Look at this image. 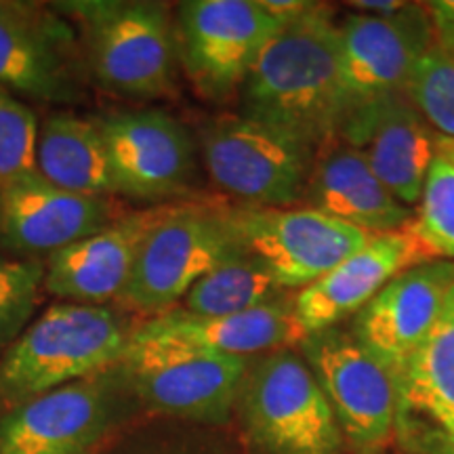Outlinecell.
<instances>
[{"instance_id": "cell-15", "label": "cell", "mask_w": 454, "mask_h": 454, "mask_svg": "<svg viewBox=\"0 0 454 454\" xmlns=\"http://www.w3.org/2000/svg\"><path fill=\"white\" fill-rule=\"evenodd\" d=\"M337 137L364 158L397 200L406 207L419 204L425 179L438 156L440 135L406 93L351 107Z\"/></svg>"}, {"instance_id": "cell-10", "label": "cell", "mask_w": 454, "mask_h": 454, "mask_svg": "<svg viewBox=\"0 0 454 454\" xmlns=\"http://www.w3.org/2000/svg\"><path fill=\"white\" fill-rule=\"evenodd\" d=\"M95 122L104 135L116 196L170 204L196 192L200 150L177 118L162 110H127Z\"/></svg>"}, {"instance_id": "cell-20", "label": "cell", "mask_w": 454, "mask_h": 454, "mask_svg": "<svg viewBox=\"0 0 454 454\" xmlns=\"http://www.w3.org/2000/svg\"><path fill=\"white\" fill-rule=\"evenodd\" d=\"M67 43L64 24L27 4L0 3V87L47 104L81 99Z\"/></svg>"}, {"instance_id": "cell-24", "label": "cell", "mask_w": 454, "mask_h": 454, "mask_svg": "<svg viewBox=\"0 0 454 454\" xmlns=\"http://www.w3.org/2000/svg\"><path fill=\"white\" fill-rule=\"evenodd\" d=\"M284 291L271 270L242 248L200 278L184 299V311L194 316H230L261 308Z\"/></svg>"}, {"instance_id": "cell-25", "label": "cell", "mask_w": 454, "mask_h": 454, "mask_svg": "<svg viewBox=\"0 0 454 454\" xmlns=\"http://www.w3.org/2000/svg\"><path fill=\"white\" fill-rule=\"evenodd\" d=\"M404 93L442 139H454V41L435 38L414 66Z\"/></svg>"}, {"instance_id": "cell-4", "label": "cell", "mask_w": 454, "mask_h": 454, "mask_svg": "<svg viewBox=\"0 0 454 454\" xmlns=\"http://www.w3.org/2000/svg\"><path fill=\"white\" fill-rule=\"evenodd\" d=\"M259 454H343L345 440L326 395L297 349L248 357L236 408Z\"/></svg>"}, {"instance_id": "cell-1", "label": "cell", "mask_w": 454, "mask_h": 454, "mask_svg": "<svg viewBox=\"0 0 454 454\" xmlns=\"http://www.w3.org/2000/svg\"><path fill=\"white\" fill-rule=\"evenodd\" d=\"M348 112L339 21L333 7L314 3L305 13L282 21L242 84L238 114L317 150L337 137Z\"/></svg>"}, {"instance_id": "cell-31", "label": "cell", "mask_w": 454, "mask_h": 454, "mask_svg": "<svg viewBox=\"0 0 454 454\" xmlns=\"http://www.w3.org/2000/svg\"><path fill=\"white\" fill-rule=\"evenodd\" d=\"M257 3L278 21H288L314 7V3L309 0H257Z\"/></svg>"}, {"instance_id": "cell-11", "label": "cell", "mask_w": 454, "mask_h": 454, "mask_svg": "<svg viewBox=\"0 0 454 454\" xmlns=\"http://www.w3.org/2000/svg\"><path fill=\"white\" fill-rule=\"evenodd\" d=\"M135 395L121 364L21 402L0 417V454H84Z\"/></svg>"}, {"instance_id": "cell-33", "label": "cell", "mask_w": 454, "mask_h": 454, "mask_svg": "<svg viewBox=\"0 0 454 454\" xmlns=\"http://www.w3.org/2000/svg\"><path fill=\"white\" fill-rule=\"evenodd\" d=\"M438 152H440V154H444L448 160L454 162V139H442L440 137Z\"/></svg>"}, {"instance_id": "cell-6", "label": "cell", "mask_w": 454, "mask_h": 454, "mask_svg": "<svg viewBox=\"0 0 454 454\" xmlns=\"http://www.w3.org/2000/svg\"><path fill=\"white\" fill-rule=\"evenodd\" d=\"M242 248L230 207L170 202L141 244L118 305L152 317L168 314L200 278Z\"/></svg>"}, {"instance_id": "cell-21", "label": "cell", "mask_w": 454, "mask_h": 454, "mask_svg": "<svg viewBox=\"0 0 454 454\" xmlns=\"http://www.w3.org/2000/svg\"><path fill=\"white\" fill-rule=\"evenodd\" d=\"M301 207L343 221L368 236L402 231L414 219L412 208L397 200L364 158L339 137L316 150Z\"/></svg>"}, {"instance_id": "cell-16", "label": "cell", "mask_w": 454, "mask_h": 454, "mask_svg": "<svg viewBox=\"0 0 454 454\" xmlns=\"http://www.w3.org/2000/svg\"><path fill=\"white\" fill-rule=\"evenodd\" d=\"M452 286L454 261L412 265L351 317L349 331L394 377L438 322Z\"/></svg>"}, {"instance_id": "cell-3", "label": "cell", "mask_w": 454, "mask_h": 454, "mask_svg": "<svg viewBox=\"0 0 454 454\" xmlns=\"http://www.w3.org/2000/svg\"><path fill=\"white\" fill-rule=\"evenodd\" d=\"M61 9L82 26L87 67L101 89L135 101L177 93V38L164 4L82 0Z\"/></svg>"}, {"instance_id": "cell-14", "label": "cell", "mask_w": 454, "mask_h": 454, "mask_svg": "<svg viewBox=\"0 0 454 454\" xmlns=\"http://www.w3.org/2000/svg\"><path fill=\"white\" fill-rule=\"evenodd\" d=\"M391 379L395 444L406 454H454V286L431 333Z\"/></svg>"}, {"instance_id": "cell-12", "label": "cell", "mask_w": 454, "mask_h": 454, "mask_svg": "<svg viewBox=\"0 0 454 454\" xmlns=\"http://www.w3.org/2000/svg\"><path fill=\"white\" fill-rule=\"evenodd\" d=\"M242 247L259 257L284 291H301L337 268L372 236L308 207H230Z\"/></svg>"}, {"instance_id": "cell-5", "label": "cell", "mask_w": 454, "mask_h": 454, "mask_svg": "<svg viewBox=\"0 0 454 454\" xmlns=\"http://www.w3.org/2000/svg\"><path fill=\"white\" fill-rule=\"evenodd\" d=\"M122 366L145 411L170 421L219 427L234 412L248 360L135 328Z\"/></svg>"}, {"instance_id": "cell-7", "label": "cell", "mask_w": 454, "mask_h": 454, "mask_svg": "<svg viewBox=\"0 0 454 454\" xmlns=\"http://www.w3.org/2000/svg\"><path fill=\"white\" fill-rule=\"evenodd\" d=\"M200 160L213 184L247 207H301L316 147L242 114H219L198 127Z\"/></svg>"}, {"instance_id": "cell-13", "label": "cell", "mask_w": 454, "mask_h": 454, "mask_svg": "<svg viewBox=\"0 0 454 454\" xmlns=\"http://www.w3.org/2000/svg\"><path fill=\"white\" fill-rule=\"evenodd\" d=\"M434 41L427 4L408 3L389 17L345 15L339 21V61L349 110L404 93L414 66Z\"/></svg>"}, {"instance_id": "cell-8", "label": "cell", "mask_w": 454, "mask_h": 454, "mask_svg": "<svg viewBox=\"0 0 454 454\" xmlns=\"http://www.w3.org/2000/svg\"><path fill=\"white\" fill-rule=\"evenodd\" d=\"M282 21L257 0H187L177 4L175 38L179 64L196 93L227 101L240 93Z\"/></svg>"}, {"instance_id": "cell-19", "label": "cell", "mask_w": 454, "mask_h": 454, "mask_svg": "<svg viewBox=\"0 0 454 454\" xmlns=\"http://www.w3.org/2000/svg\"><path fill=\"white\" fill-rule=\"evenodd\" d=\"M167 204L129 213L53 254L44 263V291L67 303L106 305L121 297L145 236Z\"/></svg>"}, {"instance_id": "cell-29", "label": "cell", "mask_w": 454, "mask_h": 454, "mask_svg": "<svg viewBox=\"0 0 454 454\" xmlns=\"http://www.w3.org/2000/svg\"><path fill=\"white\" fill-rule=\"evenodd\" d=\"M211 429L215 427L177 421V429L135 442L122 454H230L225 442Z\"/></svg>"}, {"instance_id": "cell-23", "label": "cell", "mask_w": 454, "mask_h": 454, "mask_svg": "<svg viewBox=\"0 0 454 454\" xmlns=\"http://www.w3.org/2000/svg\"><path fill=\"white\" fill-rule=\"evenodd\" d=\"M36 170L49 184L74 194L110 198L116 194L104 135L95 118L55 112L38 133Z\"/></svg>"}, {"instance_id": "cell-30", "label": "cell", "mask_w": 454, "mask_h": 454, "mask_svg": "<svg viewBox=\"0 0 454 454\" xmlns=\"http://www.w3.org/2000/svg\"><path fill=\"white\" fill-rule=\"evenodd\" d=\"M431 21H434L435 38L454 41V0H438L427 3Z\"/></svg>"}, {"instance_id": "cell-9", "label": "cell", "mask_w": 454, "mask_h": 454, "mask_svg": "<svg viewBox=\"0 0 454 454\" xmlns=\"http://www.w3.org/2000/svg\"><path fill=\"white\" fill-rule=\"evenodd\" d=\"M297 351L326 395L345 446L354 454H383L395 427V389L387 368L340 325L305 334Z\"/></svg>"}, {"instance_id": "cell-22", "label": "cell", "mask_w": 454, "mask_h": 454, "mask_svg": "<svg viewBox=\"0 0 454 454\" xmlns=\"http://www.w3.org/2000/svg\"><path fill=\"white\" fill-rule=\"evenodd\" d=\"M135 328L150 337L187 340L247 360L278 349H297L305 339L294 317V293H284L261 308L230 316H194L173 309Z\"/></svg>"}, {"instance_id": "cell-28", "label": "cell", "mask_w": 454, "mask_h": 454, "mask_svg": "<svg viewBox=\"0 0 454 454\" xmlns=\"http://www.w3.org/2000/svg\"><path fill=\"white\" fill-rule=\"evenodd\" d=\"M38 133L36 112L0 87V184L38 173Z\"/></svg>"}, {"instance_id": "cell-34", "label": "cell", "mask_w": 454, "mask_h": 454, "mask_svg": "<svg viewBox=\"0 0 454 454\" xmlns=\"http://www.w3.org/2000/svg\"><path fill=\"white\" fill-rule=\"evenodd\" d=\"M84 454H90V452H84Z\"/></svg>"}, {"instance_id": "cell-18", "label": "cell", "mask_w": 454, "mask_h": 454, "mask_svg": "<svg viewBox=\"0 0 454 454\" xmlns=\"http://www.w3.org/2000/svg\"><path fill=\"white\" fill-rule=\"evenodd\" d=\"M434 261L411 230L372 236L337 268L294 293V317L305 334L343 325L400 271Z\"/></svg>"}, {"instance_id": "cell-26", "label": "cell", "mask_w": 454, "mask_h": 454, "mask_svg": "<svg viewBox=\"0 0 454 454\" xmlns=\"http://www.w3.org/2000/svg\"><path fill=\"white\" fill-rule=\"evenodd\" d=\"M408 230L421 240L431 259L454 261V162L440 152Z\"/></svg>"}, {"instance_id": "cell-32", "label": "cell", "mask_w": 454, "mask_h": 454, "mask_svg": "<svg viewBox=\"0 0 454 454\" xmlns=\"http://www.w3.org/2000/svg\"><path fill=\"white\" fill-rule=\"evenodd\" d=\"M406 4L408 3H404V0H356V3H349V7L351 11H356V13L389 17L400 13Z\"/></svg>"}, {"instance_id": "cell-2", "label": "cell", "mask_w": 454, "mask_h": 454, "mask_svg": "<svg viewBox=\"0 0 454 454\" xmlns=\"http://www.w3.org/2000/svg\"><path fill=\"white\" fill-rule=\"evenodd\" d=\"M133 331L107 305H51L0 356V400L17 406L121 364Z\"/></svg>"}, {"instance_id": "cell-17", "label": "cell", "mask_w": 454, "mask_h": 454, "mask_svg": "<svg viewBox=\"0 0 454 454\" xmlns=\"http://www.w3.org/2000/svg\"><path fill=\"white\" fill-rule=\"evenodd\" d=\"M112 221L107 198L61 190L38 173L0 184V244L11 253L53 254Z\"/></svg>"}, {"instance_id": "cell-27", "label": "cell", "mask_w": 454, "mask_h": 454, "mask_svg": "<svg viewBox=\"0 0 454 454\" xmlns=\"http://www.w3.org/2000/svg\"><path fill=\"white\" fill-rule=\"evenodd\" d=\"M44 291V263L0 254V354L26 331Z\"/></svg>"}]
</instances>
